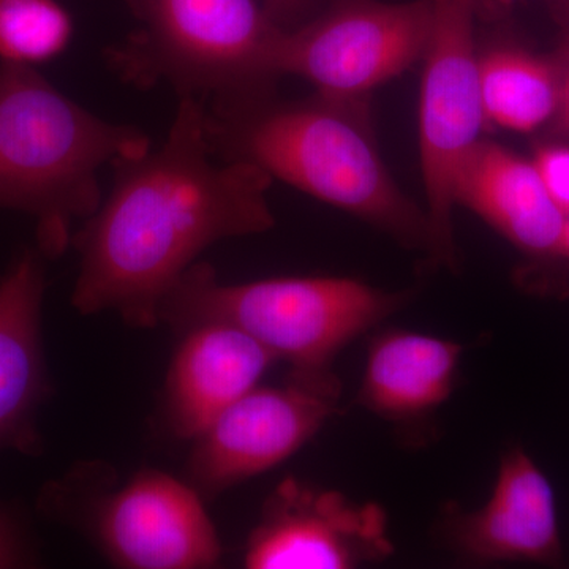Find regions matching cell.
Instances as JSON below:
<instances>
[{
	"label": "cell",
	"mask_w": 569,
	"mask_h": 569,
	"mask_svg": "<svg viewBox=\"0 0 569 569\" xmlns=\"http://www.w3.org/2000/svg\"><path fill=\"white\" fill-rule=\"evenodd\" d=\"M112 168L110 193L71 238L80 254L71 306L80 316L110 312L132 328H156L164 296L206 249L276 224L274 179L213 156L198 97H179L160 148Z\"/></svg>",
	"instance_id": "6da1fadb"
},
{
	"label": "cell",
	"mask_w": 569,
	"mask_h": 569,
	"mask_svg": "<svg viewBox=\"0 0 569 569\" xmlns=\"http://www.w3.org/2000/svg\"><path fill=\"white\" fill-rule=\"evenodd\" d=\"M206 130L217 159L257 164L402 244L429 246L426 212L392 179L353 102L317 93L277 103L266 89L216 97L206 102Z\"/></svg>",
	"instance_id": "7a4b0ae2"
},
{
	"label": "cell",
	"mask_w": 569,
	"mask_h": 569,
	"mask_svg": "<svg viewBox=\"0 0 569 569\" xmlns=\"http://www.w3.org/2000/svg\"><path fill=\"white\" fill-rule=\"evenodd\" d=\"M151 148L140 129L86 110L37 67L0 63V209L36 220L44 258L66 252L74 223L102 203L100 170Z\"/></svg>",
	"instance_id": "3957f363"
},
{
	"label": "cell",
	"mask_w": 569,
	"mask_h": 569,
	"mask_svg": "<svg viewBox=\"0 0 569 569\" xmlns=\"http://www.w3.org/2000/svg\"><path fill=\"white\" fill-rule=\"evenodd\" d=\"M351 277H274L222 283L211 264L197 261L160 306V323L182 332L206 320L244 329L293 372H332L336 356L406 305Z\"/></svg>",
	"instance_id": "277c9868"
},
{
	"label": "cell",
	"mask_w": 569,
	"mask_h": 569,
	"mask_svg": "<svg viewBox=\"0 0 569 569\" xmlns=\"http://www.w3.org/2000/svg\"><path fill=\"white\" fill-rule=\"evenodd\" d=\"M137 31L107 52L111 69L140 88L164 82L208 100L266 89L282 28L261 0H126Z\"/></svg>",
	"instance_id": "5b68a950"
},
{
	"label": "cell",
	"mask_w": 569,
	"mask_h": 569,
	"mask_svg": "<svg viewBox=\"0 0 569 569\" xmlns=\"http://www.w3.org/2000/svg\"><path fill=\"white\" fill-rule=\"evenodd\" d=\"M479 0H430L419 100V153L425 179L429 250L433 263L455 268L452 211L463 163L486 126L479 86L475 17Z\"/></svg>",
	"instance_id": "8992f818"
},
{
	"label": "cell",
	"mask_w": 569,
	"mask_h": 569,
	"mask_svg": "<svg viewBox=\"0 0 569 569\" xmlns=\"http://www.w3.org/2000/svg\"><path fill=\"white\" fill-rule=\"evenodd\" d=\"M430 24V0H340L280 31L272 74H293L316 86L318 96L356 102L422 59Z\"/></svg>",
	"instance_id": "52a82bcc"
},
{
	"label": "cell",
	"mask_w": 569,
	"mask_h": 569,
	"mask_svg": "<svg viewBox=\"0 0 569 569\" xmlns=\"http://www.w3.org/2000/svg\"><path fill=\"white\" fill-rule=\"evenodd\" d=\"M342 396L332 372H293L254 387L192 441L190 485L212 498L290 459L323 429Z\"/></svg>",
	"instance_id": "ba28073f"
},
{
	"label": "cell",
	"mask_w": 569,
	"mask_h": 569,
	"mask_svg": "<svg viewBox=\"0 0 569 569\" xmlns=\"http://www.w3.org/2000/svg\"><path fill=\"white\" fill-rule=\"evenodd\" d=\"M86 516L89 535L114 567L208 569L222 559V542L190 482L162 470L138 471L119 488L97 490Z\"/></svg>",
	"instance_id": "9c48e42d"
},
{
	"label": "cell",
	"mask_w": 569,
	"mask_h": 569,
	"mask_svg": "<svg viewBox=\"0 0 569 569\" xmlns=\"http://www.w3.org/2000/svg\"><path fill=\"white\" fill-rule=\"evenodd\" d=\"M395 552L385 509L356 503L337 490L287 478L261 509L247 539L249 569H347Z\"/></svg>",
	"instance_id": "30bf717a"
},
{
	"label": "cell",
	"mask_w": 569,
	"mask_h": 569,
	"mask_svg": "<svg viewBox=\"0 0 569 569\" xmlns=\"http://www.w3.org/2000/svg\"><path fill=\"white\" fill-rule=\"evenodd\" d=\"M448 526L456 550L475 563L563 560L556 493L522 448L505 452L488 503L471 512L455 509Z\"/></svg>",
	"instance_id": "8fae6325"
},
{
	"label": "cell",
	"mask_w": 569,
	"mask_h": 569,
	"mask_svg": "<svg viewBox=\"0 0 569 569\" xmlns=\"http://www.w3.org/2000/svg\"><path fill=\"white\" fill-rule=\"evenodd\" d=\"M43 254L22 252L0 279V451L37 455L51 395L43 343Z\"/></svg>",
	"instance_id": "7c38bea8"
},
{
	"label": "cell",
	"mask_w": 569,
	"mask_h": 569,
	"mask_svg": "<svg viewBox=\"0 0 569 569\" xmlns=\"http://www.w3.org/2000/svg\"><path fill=\"white\" fill-rule=\"evenodd\" d=\"M179 336L164 378V421L176 438L193 441L258 387L277 358L244 329L227 321H200Z\"/></svg>",
	"instance_id": "4fadbf2b"
},
{
	"label": "cell",
	"mask_w": 569,
	"mask_h": 569,
	"mask_svg": "<svg viewBox=\"0 0 569 569\" xmlns=\"http://www.w3.org/2000/svg\"><path fill=\"white\" fill-rule=\"evenodd\" d=\"M456 204L478 213L530 257L552 260L565 216L549 197L533 162L492 141H479L458 182Z\"/></svg>",
	"instance_id": "5bb4252c"
},
{
	"label": "cell",
	"mask_w": 569,
	"mask_h": 569,
	"mask_svg": "<svg viewBox=\"0 0 569 569\" xmlns=\"http://www.w3.org/2000/svg\"><path fill=\"white\" fill-rule=\"evenodd\" d=\"M463 350L440 337L381 332L370 342L356 403L392 425H422L455 391Z\"/></svg>",
	"instance_id": "9a60e30c"
},
{
	"label": "cell",
	"mask_w": 569,
	"mask_h": 569,
	"mask_svg": "<svg viewBox=\"0 0 569 569\" xmlns=\"http://www.w3.org/2000/svg\"><path fill=\"white\" fill-rule=\"evenodd\" d=\"M561 71L520 48L479 56V86L486 123L529 133L552 121L559 108Z\"/></svg>",
	"instance_id": "2e32d148"
},
{
	"label": "cell",
	"mask_w": 569,
	"mask_h": 569,
	"mask_svg": "<svg viewBox=\"0 0 569 569\" xmlns=\"http://www.w3.org/2000/svg\"><path fill=\"white\" fill-rule=\"evenodd\" d=\"M71 37L73 21L59 0H0V63L52 61Z\"/></svg>",
	"instance_id": "e0dca14e"
},
{
	"label": "cell",
	"mask_w": 569,
	"mask_h": 569,
	"mask_svg": "<svg viewBox=\"0 0 569 569\" xmlns=\"http://www.w3.org/2000/svg\"><path fill=\"white\" fill-rule=\"evenodd\" d=\"M531 162L537 168L549 197L567 219L569 217V146H539Z\"/></svg>",
	"instance_id": "ac0fdd59"
},
{
	"label": "cell",
	"mask_w": 569,
	"mask_h": 569,
	"mask_svg": "<svg viewBox=\"0 0 569 569\" xmlns=\"http://www.w3.org/2000/svg\"><path fill=\"white\" fill-rule=\"evenodd\" d=\"M36 565L31 539L17 519L0 507V569L31 568Z\"/></svg>",
	"instance_id": "d6986e66"
},
{
	"label": "cell",
	"mask_w": 569,
	"mask_h": 569,
	"mask_svg": "<svg viewBox=\"0 0 569 569\" xmlns=\"http://www.w3.org/2000/svg\"><path fill=\"white\" fill-rule=\"evenodd\" d=\"M261 3L277 26L291 29L299 24L313 0H261Z\"/></svg>",
	"instance_id": "ffe728a7"
},
{
	"label": "cell",
	"mask_w": 569,
	"mask_h": 569,
	"mask_svg": "<svg viewBox=\"0 0 569 569\" xmlns=\"http://www.w3.org/2000/svg\"><path fill=\"white\" fill-rule=\"evenodd\" d=\"M552 122L557 132L569 138V69L561 74L560 102Z\"/></svg>",
	"instance_id": "44dd1931"
},
{
	"label": "cell",
	"mask_w": 569,
	"mask_h": 569,
	"mask_svg": "<svg viewBox=\"0 0 569 569\" xmlns=\"http://www.w3.org/2000/svg\"><path fill=\"white\" fill-rule=\"evenodd\" d=\"M559 260L569 261V217L565 220L563 233H561L559 250H557L556 257Z\"/></svg>",
	"instance_id": "7402d4cb"
},
{
	"label": "cell",
	"mask_w": 569,
	"mask_h": 569,
	"mask_svg": "<svg viewBox=\"0 0 569 569\" xmlns=\"http://www.w3.org/2000/svg\"><path fill=\"white\" fill-rule=\"evenodd\" d=\"M565 6H567V9L569 10V0H563Z\"/></svg>",
	"instance_id": "603a6c76"
}]
</instances>
